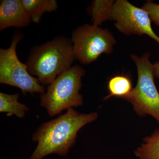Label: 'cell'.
I'll list each match as a JSON object with an SVG mask.
<instances>
[{
  "instance_id": "1",
  "label": "cell",
  "mask_w": 159,
  "mask_h": 159,
  "mask_svg": "<svg viewBox=\"0 0 159 159\" xmlns=\"http://www.w3.org/2000/svg\"><path fill=\"white\" fill-rule=\"evenodd\" d=\"M98 117L97 112L80 113L71 108L56 119L43 123L32 135L37 145L29 159H43L51 154L65 157L75 144L78 131Z\"/></svg>"
},
{
  "instance_id": "2",
  "label": "cell",
  "mask_w": 159,
  "mask_h": 159,
  "mask_svg": "<svg viewBox=\"0 0 159 159\" xmlns=\"http://www.w3.org/2000/svg\"><path fill=\"white\" fill-rule=\"evenodd\" d=\"M75 60L71 39L58 36L33 47L25 63L41 84L49 85L72 67Z\"/></svg>"
},
{
  "instance_id": "3",
  "label": "cell",
  "mask_w": 159,
  "mask_h": 159,
  "mask_svg": "<svg viewBox=\"0 0 159 159\" xmlns=\"http://www.w3.org/2000/svg\"><path fill=\"white\" fill-rule=\"evenodd\" d=\"M85 74L84 69L75 65L49 84L47 91L41 94L40 105L45 109L50 116L83 104V97L79 92Z\"/></svg>"
},
{
  "instance_id": "4",
  "label": "cell",
  "mask_w": 159,
  "mask_h": 159,
  "mask_svg": "<svg viewBox=\"0 0 159 159\" xmlns=\"http://www.w3.org/2000/svg\"><path fill=\"white\" fill-rule=\"evenodd\" d=\"M136 66L138 79L136 86L125 98L139 116H152L159 124V93L154 82L153 64L146 52L141 57L131 55Z\"/></svg>"
},
{
  "instance_id": "5",
  "label": "cell",
  "mask_w": 159,
  "mask_h": 159,
  "mask_svg": "<svg viewBox=\"0 0 159 159\" xmlns=\"http://www.w3.org/2000/svg\"><path fill=\"white\" fill-rule=\"evenodd\" d=\"M23 38L22 33L16 32L9 48H0V83L18 88L24 94H43L44 86L29 73L25 63L18 57L16 48Z\"/></svg>"
},
{
  "instance_id": "6",
  "label": "cell",
  "mask_w": 159,
  "mask_h": 159,
  "mask_svg": "<svg viewBox=\"0 0 159 159\" xmlns=\"http://www.w3.org/2000/svg\"><path fill=\"white\" fill-rule=\"evenodd\" d=\"M75 60L84 65H89L103 54H110L116 43L107 29L84 24L73 30L71 38Z\"/></svg>"
},
{
  "instance_id": "7",
  "label": "cell",
  "mask_w": 159,
  "mask_h": 159,
  "mask_svg": "<svg viewBox=\"0 0 159 159\" xmlns=\"http://www.w3.org/2000/svg\"><path fill=\"white\" fill-rule=\"evenodd\" d=\"M111 20L115 21L116 28L125 35L146 34L159 43V37L153 31L148 12L126 0L115 1Z\"/></svg>"
},
{
  "instance_id": "8",
  "label": "cell",
  "mask_w": 159,
  "mask_h": 159,
  "mask_svg": "<svg viewBox=\"0 0 159 159\" xmlns=\"http://www.w3.org/2000/svg\"><path fill=\"white\" fill-rule=\"evenodd\" d=\"M32 20L21 0H2L0 2V31L8 28H25Z\"/></svg>"
},
{
  "instance_id": "9",
  "label": "cell",
  "mask_w": 159,
  "mask_h": 159,
  "mask_svg": "<svg viewBox=\"0 0 159 159\" xmlns=\"http://www.w3.org/2000/svg\"><path fill=\"white\" fill-rule=\"evenodd\" d=\"M32 21L39 24L43 15L46 12L56 11L58 4L55 0H21Z\"/></svg>"
},
{
  "instance_id": "10",
  "label": "cell",
  "mask_w": 159,
  "mask_h": 159,
  "mask_svg": "<svg viewBox=\"0 0 159 159\" xmlns=\"http://www.w3.org/2000/svg\"><path fill=\"white\" fill-rule=\"evenodd\" d=\"M19 93L9 94L0 93V112L6 113L8 116L15 115L20 119L24 118L29 107L19 102Z\"/></svg>"
},
{
  "instance_id": "11",
  "label": "cell",
  "mask_w": 159,
  "mask_h": 159,
  "mask_svg": "<svg viewBox=\"0 0 159 159\" xmlns=\"http://www.w3.org/2000/svg\"><path fill=\"white\" fill-rule=\"evenodd\" d=\"M107 89L109 94L104 98V100L111 97H120L125 99L132 91L131 80L126 75H116L109 80Z\"/></svg>"
},
{
  "instance_id": "12",
  "label": "cell",
  "mask_w": 159,
  "mask_h": 159,
  "mask_svg": "<svg viewBox=\"0 0 159 159\" xmlns=\"http://www.w3.org/2000/svg\"><path fill=\"white\" fill-rule=\"evenodd\" d=\"M115 1L95 0L88 9V13L92 17L93 25L99 26L107 20H111L112 10Z\"/></svg>"
},
{
  "instance_id": "13",
  "label": "cell",
  "mask_w": 159,
  "mask_h": 159,
  "mask_svg": "<svg viewBox=\"0 0 159 159\" xmlns=\"http://www.w3.org/2000/svg\"><path fill=\"white\" fill-rule=\"evenodd\" d=\"M143 142L135 151L136 156L139 159H159V129L144 138Z\"/></svg>"
},
{
  "instance_id": "14",
  "label": "cell",
  "mask_w": 159,
  "mask_h": 159,
  "mask_svg": "<svg viewBox=\"0 0 159 159\" xmlns=\"http://www.w3.org/2000/svg\"><path fill=\"white\" fill-rule=\"evenodd\" d=\"M142 9L148 12L151 20L156 25L159 26V4L148 1L142 6Z\"/></svg>"
},
{
  "instance_id": "15",
  "label": "cell",
  "mask_w": 159,
  "mask_h": 159,
  "mask_svg": "<svg viewBox=\"0 0 159 159\" xmlns=\"http://www.w3.org/2000/svg\"><path fill=\"white\" fill-rule=\"evenodd\" d=\"M153 74L155 77L159 79V61L153 64Z\"/></svg>"
}]
</instances>
